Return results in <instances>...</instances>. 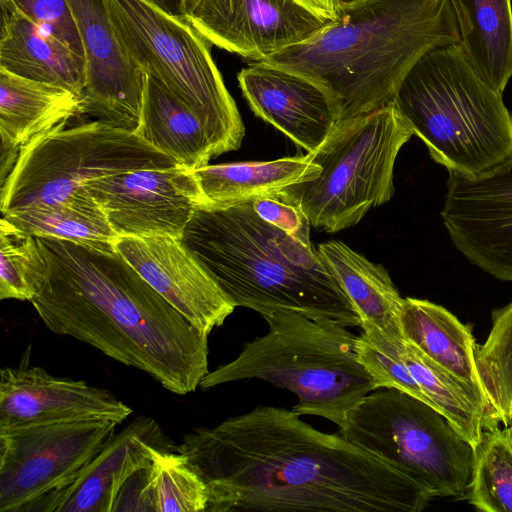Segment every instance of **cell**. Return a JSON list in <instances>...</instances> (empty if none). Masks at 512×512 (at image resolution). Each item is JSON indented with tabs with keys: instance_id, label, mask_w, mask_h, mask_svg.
<instances>
[{
	"instance_id": "cell-1",
	"label": "cell",
	"mask_w": 512,
	"mask_h": 512,
	"mask_svg": "<svg viewBox=\"0 0 512 512\" xmlns=\"http://www.w3.org/2000/svg\"><path fill=\"white\" fill-rule=\"evenodd\" d=\"M207 511L420 512L434 498L401 469L291 410L258 406L184 435Z\"/></svg>"
},
{
	"instance_id": "cell-2",
	"label": "cell",
	"mask_w": 512,
	"mask_h": 512,
	"mask_svg": "<svg viewBox=\"0 0 512 512\" xmlns=\"http://www.w3.org/2000/svg\"><path fill=\"white\" fill-rule=\"evenodd\" d=\"M46 273L31 300L47 329L85 342L186 395L208 371V335L109 242L36 237Z\"/></svg>"
},
{
	"instance_id": "cell-3",
	"label": "cell",
	"mask_w": 512,
	"mask_h": 512,
	"mask_svg": "<svg viewBox=\"0 0 512 512\" xmlns=\"http://www.w3.org/2000/svg\"><path fill=\"white\" fill-rule=\"evenodd\" d=\"M310 40L262 61L303 75L333 98L339 123L393 102L426 53L458 44L446 0H360Z\"/></svg>"
},
{
	"instance_id": "cell-4",
	"label": "cell",
	"mask_w": 512,
	"mask_h": 512,
	"mask_svg": "<svg viewBox=\"0 0 512 512\" xmlns=\"http://www.w3.org/2000/svg\"><path fill=\"white\" fill-rule=\"evenodd\" d=\"M181 241L235 307L361 327L357 310L317 250L261 219L252 200L199 207Z\"/></svg>"
},
{
	"instance_id": "cell-5",
	"label": "cell",
	"mask_w": 512,
	"mask_h": 512,
	"mask_svg": "<svg viewBox=\"0 0 512 512\" xmlns=\"http://www.w3.org/2000/svg\"><path fill=\"white\" fill-rule=\"evenodd\" d=\"M268 332L247 342L232 361L208 372L202 390L246 379H259L293 392L298 416L326 418L341 428L348 413L375 383L360 363L358 336L343 324L302 314L262 316Z\"/></svg>"
},
{
	"instance_id": "cell-6",
	"label": "cell",
	"mask_w": 512,
	"mask_h": 512,
	"mask_svg": "<svg viewBox=\"0 0 512 512\" xmlns=\"http://www.w3.org/2000/svg\"><path fill=\"white\" fill-rule=\"evenodd\" d=\"M393 102L448 171L478 176L512 156V114L502 93L473 70L458 44L422 56Z\"/></svg>"
},
{
	"instance_id": "cell-7",
	"label": "cell",
	"mask_w": 512,
	"mask_h": 512,
	"mask_svg": "<svg viewBox=\"0 0 512 512\" xmlns=\"http://www.w3.org/2000/svg\"><path fill=\"white\" fill-rule=\"evenodd\" d=\"M412 135L394 102L340 122L305 155L321 167L320 173L275 196L301 207L319 231L336 233L352 227L371 208L391 199L395 161Z\"/></svg>"
},
{
	"instance_id": "cell-8",
	"label": "cell",
	"mask_w": 512,
	"mask_h": 512,
	"mask_svg": "<svg viewBox=\"0 0 512 512\" xmlns=\"http://www.w3.org/2000/svg\"><path fill=\"white\" fill-rule=\"evenodd\" d=\"M105 2L131 61L197 116L215 157L237 150L245 127L212 58V44L187 19L165 13L145 0Z\"/></svg>"
},
{
	"instance_id": "cell-9",
	"label": "cell",
	"mask_w": 512,
	"mask_h": 512,
	"mask_svg": "<svg viewBox=\"0 0 512 512\" xmlns=\"http://www.w3.org/2000/svg\"><path fill=\"white\" fill-rule=\"evenodd\" d=\"M339 433L401 469L434 498L467 497L474 447L426 402L378 388L348 413Z\"/></svg>"
},
{
	"instance_id": "cell-10",
	"label": "cell",
	"mask_w": 512,
	"mask_h": 512,
	"mask_svg": "<svg viewBox=\"0 0 512 512\" xmlns=\"http://www.w3.org/2000/svg\"><path fill=\"white\" fill-rule=\"evenodd\" d=\"M175 166V159L137 134L104 122L60 127L21 148L1 184V214L61 201L108 175Z\"/></svg>"
},
{
	"instance_id": "cell-11",
	"label": "cell",
	"mask_w": 512,
	"mask_h": 512,
	"mask_svg": "<svg viewBox=\"0 0 512 512\" xmlns=\"http://www.w3.org/2000/svg\"><path fill=\"white\" fill-rule=\"evenodd\" d=\"M106 419L0 431V512H29L69 486L116 435Z\"/></svg>"
},
{
	"instance_id": "cell-12",
	"label": "cell",
	"mask_w": 512,
	"mask_h": 512,
	"mask_svg": "<svg viewBox=\"0 0 512 512\" xmlns=\"http://www.w3.org/2000/svg\"><path fill=\"white\" fill-rule=\"evenodd\" d=\"M212 45L253 62L315 37L337 20L319 0H181Z\"/></svg>"
},
{
	"instance_id": "cell-13",
	"label": "cell",
	"mask_w": 512,
	"mask_h": 512,
	"mask_svg": "<svg viewBox=\"0 0 512 512\" xmlns=\"http://www.w3.org/2000/svg\"><path fill=\"white\" fill-rule=\"evenodd\" d=\"M117 237H182L195 211L206 205L194 170L182 166L108 175L84 185Z\"/></svg>"
},
{
	"instance_id": "cell-14",
	"label": "cell",
	"mask_w": 512,
	"mask_h": 512,
	"mask_svg": "<svg viewBox=\"0 0 512 512\" xmlns=\"http://www.w3.org/2000/svg\"><path fill=\"white\" fill-rule=\"evenodd\" d=\"M448 172L441 216L452 243L472 264L512 282V156L478 176Z\"/></svg>"
},
{
	"instance_id": "cell-15",
	"label": "cell",
	"mask_w": 512,
	"mask_h": 512,
	"mask_svg": "<svg viewBox=\"0 0 512 512\" xmlns=\"http://www.w3.org/2000/svg\"><path fill=\"white\" fill-rule=\"evenodd\" d=\"M86 60L81 115L135 133L144 77L113 27L105 0H67Z\"/></svg>"
},
{
	"instance_id": "cell-16",
	"label": "cell",
	"mask_w": 512,
	"mask_h": 512,
	"mask_svg": "<svg viewBox=\"0 0 512 512\" xmlns=\"http://www.w3.org/2000/svg\"><path fill=\"white\" fill-rule=\"evenodd\" d=\"M118 252L161 296L209 336L234 304L180 238L117 237Z\"/></svg>"
},
{
	"instance_id": "cell-17",
	"label": "cell",
	"mask_w": 512,
	"mask_h": 512,
	"mask_svg": "<svg viewBox=\"0 0 512 512\" xmlns=\"http://www.w3.org/2000/svg\"><path fill=\"white\" fill-rule=\"evenodd\" d=\"M132 412L109 390L53 376L41 367H5L0 372V431L94 419L120 424Z\"/></svg>"
},
{
	"instance_id": "cell-18",
	"label": "cell",
	"mask_w": 512,
	"mask_h": 512,
	"mask_svg": "<svg viewBox=\"0 0 512 512\" xmlns=\"http://www.w3.org/2000/svg\"><path fill=\"white\" fill-rule=\"evenodd\" d=\"M252 111L309 152L339 123L331 95L313 80L264 62H253L237 76Z\"/></svg>"
},
{
	"instance_id": "cell-19",
	"label": "cell",
	"mask_w": 512,
	"mask_h": 512,
	"mask_svg": "<svg viewBox=\"0 0 512 512\" xmlns=\"http://www.w3.org/2000/svg\"><path fill=\"white\" fill-rule=\"evenodd\" d=\"M176 449L154 419L135 418L69 486L43 498L29 512H113L125 483L150 466L157 451Z\"/></svg>"
},
{
	"instance_id": "cell-20",
	"label": "cell",
	"mask_w": 512,
	"mask_h": 512,
	"mask_svg": "<svg viewBox=\"0 0 512 512\" xmlns=\"http://www.w3.org/2000/svg\"><path fill=\"white\" fill-rule=\"evenodd\" d=\"M83 97L0 69L1 184L22 147L81 115Z\"/></svg>"
},
{
	"instance_id": "cell-21",
	"label": "cell",
	"mask_w": 512,
	"mask_h": 512,
	"mask_svg": "<svg viewBox=\"0 0 512 512\" xmlns=\"http://www.w3.org/2000/svg\"><path fill=\"white\" fill-rule=\"evenodd\" d=\"M0 69L83 97L86 60L45 34L11 0H0Z\"/></svg>"
},
{
	"instance_id": "cell-22",
	"label": "cell",
	"mask_w": 512,
	"mask_h": 512,
	"mask_svg": "<svg viewBox=\"0 0 512 512\" xmlns=\"http://www.w3.org/2000/svg\"><path fill=\"white\" fill-rule=\"evenodd\" d=\"M458 45L473 70L494 90L512 78V0H446Z\"/></svg>"
},
{
	"instance_id": "cell-23",
	"label": "cell",
	"mask_w": 512,
	"mask_h": 512,
	"mask_svg": "<svg viewBox=\"0 0 512 512\" xmlns=\"http://www.w3.org/2000/svg\"><path fill=\"white\" fill-rule=\"evenodd\" d=\"M316 250L357 310L362 330L374 328L392 336L403 335V298L382 265L339 240L321 243Z\"/></svg>"
},
{
	"instance_id": "cell-24",
	"label": "cell",
	"mask_w": 512,
	"mask_h": 512,
	"mask_svg": "<svg viewBox=\"0 0 512 512\" xmlns=\"http://www.w3.org/2000/svg\"><path fill=\"white\" fill-rule=\"evenodd\" d=\"M143 77L142 106L135 134L184 168L196 170L208 165L215 155L200 120L153 75L143 72Z\"/></svg>"
},
{
	"instance_id": "cell-25",
	"label": "cell",
	"mask_w": 512,
	"mask_h": 512,
	"mask_svg": "<svg viewBox=\"0 0 512 512\" xmlns=\"http://www.w3.org/2000/svg\"><path fill=\"white\" fill-rule=\"evenodd\" d=\"M400 325L407 341L485 398L476 365L478 346L469 325L438 304L410 297L403 298Z\"/></svg>"
},
{
	"instance_id": "cell-26",
	"label": "cell",
	"mask_w": 512,
	"mask_h": 512,
	"mask_svg": "<svg viewBox=\"0 0 512 512\" xmlns=\"http://www.w3.org/2000/svg\"><path fill=\"white\" fill-rule=\"evenodd\" d=\"M320 171L321 167L306 156H296L272 161L208 164L194 170V174L206 205L228 206L276 195L290 185L315 178Z\"/></svg>"
},
{
	"instance_id": "cell-27",
	"label": "cell",
	"mask_w": 512,
	"mask_h": 512,
	"mask_svg": "<svg viewBox=\"0 0 512 512\" xmlns=\"http://www.w3.org/2000/svg\"><path fill=\"white\" fill-rule=\"evenodd\" d=\"M399 355L429 405L436 408L474 448L491 427L486 399L470 385L429 359L404 337Z\"/></svg>"
},
{
	"instance_id": "cell-28",
	"label": "cell",
	"mask_w": 512,
	"mask_h": 512,
	"mask_svg": "<svg viewBox=\"0 0 512 512\" xmlns=\"http://www.w3.org/2000/svg\"><path fill=\"white\" fill-rule=\"evenodd\" d=\"M2 217L34 237L109 243L117 238L105 212L84 186L61 201L11 210Z\"/></svg>"
},
{
	"instance_id": "cell-29",
	"label": "cell",
	"mask_w": 512,
	"mask_h": 512,
	"mask_svg": "<svg viewBox=\"0 0 512 512\" xmlns=\"http://www.w3.org/2000/svg\"><path fill=\"white\" fill-rule=\"evenodd\" d=\"M209 492L206 483L188 458L176 450H159L144 469L140 511H207Z\"/></svg>"
},
{
	"instance_id": "cell-30",
	"label": "cell",
	"mask_w": 512,
	"mask_h": 512,
	"mask_svg": "<svg viewBox=\"0 0 512 512\" xmlns=\"http://www.w3.org/2000/svg\"><path fill=\"white\" fill-rule=\"evenodd\" d=\"M466 498L480 511L512 512V425L483 432Z\"/></svg>"
},
{
	"instance_id": "cell-31",
	"label": "cell",
	"mask_w": 512,
	"mask_h": 512,
	"mask_svg": "<svg viewBox=\"0 0 512 512\" xmlns=\"http://www.w3.org/2000/svg\"><path fill=\"white\" fill-rule=\"evenodd\" d=\"M476 365L491 427L499 422L512 425V302L493 312L490 333L477 348Z\"/></svg>"
},
{
	"instance_id": "cell-32",
	"label": "cell",
	"mask_w": 512,
	"mask_h": 512,
	"mask_svg": "<svg viewBox=\"0 0 512 512\" xmlns=\"http://www.w3.org/2000/svg\"><path fill=\"white\" fill-rule=\"evenodd\" d=\"M46 266L36 237L0 221V299L30 301L43 284Z\"/></svg>"
},
{
	"instance_id": "cell-33",
	"label": "cell",
	"mask_w": 512,
	"mask_h": 512,
	"mask_svg": "<svg viewBox=\"0 0 512 512\" xmlns=\"http://www.w3.org/2000/svg\"><path fill=\"white\" fill-rule=\"evenodd\" d=\"M45 34L85 59L82 40L67 0H11Z\"/></svg>"
},
{
	"instance_id": "cell-34",
	"label": "cell",
	"mask_w": 512,
	"mask_h": 512,
	"mask_svg": "<svg viewBox=\"0 0 512 512\" xmlns=\"http://www.w3.org/2000/svg\"><path fill=\"white\" fill-rule=\"evenodd\" d=\"M256 214L265 222L279 228L289 236L311 247L310 221L301 207L285 202L275 195L252 200Z\"/></svg>"
},
{
	"instance_id": "cell-35",
	"label": "cell",
	"mask_w": 512,
	"mask_h": 512,
	"mask_svg": "<svg viewBox=\"0 0 512 512\" xmlns=\"http://www.w3.org/2000/svg\"><path fill=\"white\" fill-rule=\"evenodd\" d=\"M161 11L175 17L184 18L181 8V0H145Z\"/></svg>"
},
{
	"instance_id": "cell-36",
	"label": "cell",
	"mask_w": 512,
	"mask_h": 512,
	"mask_svg": "<svg viewBox=\"0 0 512 512\" xmlns=\"http://www.w3.org/2000/svg\"><path fill=\"white\" fill-rule=\"evenodd\" d=\"M325 7L332 11H336L341 7L347 6L360 0H319Z\"/></svg>"
}]
</instances>
